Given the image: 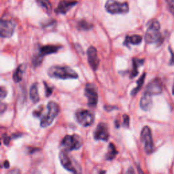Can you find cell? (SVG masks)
I'll use <instances>...</instances> for the list:
<instances>
[{"label":"cell","mask_w":174,"mask_h":174,"mask_svg":"<svg viewBox=\"0 0 174 174\" xmlns=\"http://www.w3.org/2000/svg\"><path fill=\"white\" fill-rule=\"evenodd\" d=\"M48 74L50 78L67 80V79H76L78 74L68 66L53 65L48 71Z\"/></svg>","instance_id":"6da1fadb"},{"label":"cell","mask_w":174,"mask_h":174,"mask_svg":"<svg viewBox=\"0 0 174 174\" xmlns=\"http://www.w3.org/2000/svg\"><path fill=\"white\" fill-rule=\"evenodd\" d=\"M161 39L160 24L155 19L151 20L148 24V29L145 35V40L148 44L156 43Z\"/></svg>","instance_id":"7a4b0ae2"},{"label":"cell","mask_w":174,"mask_h":174,"mask_svg":"<svg viewBox=\"0 0 174 174\" xmlns=\"http://www.w3.org/2000/svg\"><path fill=\"white\" fill-rule=\"evenodd\" d=\"M59 106L54 101L49 102L47 105V112L44 116L40 121V126L42 127H47L53 123L54 118L57 117L59 112Z\"/></svg>","instance_id":"3957f363"},{"label":"cell","mask_w":174,"mask_h":174,"mask_svg":"<svg viewBox=\"0 0 174 174\" xmlns=\"http://www.w3.org/2000/svg\"><path fill=\"white\" fill-rule=\"evenodd\" d=\"M108 13L112 14H126L129 13V7L127 2H119L116 0H108L105 5Z\"/></svg>","instance_id":"277c9868"},{"label":"cell","mask_w":174,"mask_h":174,"mask_svg":"<svg viewBox=\"0 0 174 174\" xmlns=\"http://www.w3.org/2000/svg\"><path fill=\"white\" fill-rule=\"evenodd\" d=\"M82 145V139L77 135L66 136L63 138L61 144V146L66 152L80 149Z\"/></svg>","instance_id":"5b68a950"},{"label":"cell","mask_w":174,"mask_h":174,"mask_svg":"<svg viewBox=\"0 0 174 174\" xmlns=\"http://www.w3.org/2000/svg\"><path fill=\"white\" fill-rule=\"evenodd\" d=\"M141 141L144 144L145 152L151 154L154 151V144L152 137L151 130L148 126H145L141 131Z\"/></svg>","instance_id":"8992f818"},{"label":"cell","mask_w":174,"mask_h":174,"mask_svg":"<svg viewBox=\"0 0 174 174\" xmlns=\"http://www.w3.org/2000/svg\"><path fill=\"white\" fill-rule=\"evenodd\" d=\"M76 118L78 123L84 126H89L94 122V114L87 110L80 109L76 112Z\"/></svg>","instance_id":"52a82bcc"},{"label":"cell","mask_w":174,"mask_h":174,"mask_svg":"<svg viewBox=\"0 0 174 174\" xmlns=\"http://www.w3.org/2000/svg\"><path fill=\"white\" fill-rule=\"evenodd\" d=\"M85 96L88 99V104L90 107H95L98 102V93L96 87L91 83H87L84 89Z\"/></svg>","instance_id":"ba28073f"},{"label":"cell","mask_w":174,"mask_h":174,"mask_svg":"<svg viewBox=\"0 0 174 174\" xmlns=\"http://www.w3.org/2000/svg\"><path fill=\"white\" fill-rule=\"evenodd\" d=\"M15 29V23L9 20H1L0 22V35L2 38H8L13 35Z\"/></svg>","instance_id":"9c48e42d"},{"label":"cell","mask_w":174,"mask_h":174,"mask_svg":"<svg viewBox=\"0 0 174 174\" xmlns=\"http://www.w3.org/2000/svg\"><path fill=\"white\" fill-rule=\"evenodd\" d=\"M110 133L108 126L104 122H101L97 126L94 133V138L95 140H101L108 141L109 140Z\"/></svg>","instance_id":"30bf717a"},{"label":"cell","mask_w":174,"mask_h":174,"mask_svg":"<svg viewBox=\"0 0 174 174\" xmlns=\"http://www.w3.org/2000/svg\"><path fill=\"white\" fill-rule=\"evenodd\" d=\"M87 57L90 66L94 71H96L100 65V59L97 56V49L94 46H90L87 50Z\"/></svg>","instance_id":"8fae6325"},{"label":"cell","mask_w":174,"mask_h":174,"mask_svg":"<svg viewBox=\"0 0 174 174\" xmlns=\"http://www.w3.org/2000/svg\"><path fill=\"white\" fill-rule=\"evenodd\" d=\"M59 160H60L62 166L68 171L72 173H77V169L74 167L72 161H71L69 156H68L67 152L62 150L59 153Z\"/></svg>","instance_id":"7c38bea8"},{"label":"cell","mask_w":174,"mask_h":174,"mask_svg":"<svg viewBox=\"0 0 174 174\" xmlns=\"http://www.w3.org/2000/svg\"><path fill=\"white\" fill-rule=\"evenodd\" d=\"M163 91L161 82L159 78L154 79L146 86L145 92L150 94V95H159Z\"/></svg>","instance_id":"4fadbf2b"},{"label":"cell","mask_w":174,"mask_h":174,"mask_svg":"<svg viewBox=\"0 0 174 174\" xmlns=\"http://www.w3.org/2000/svg\"><path fill=\"white\" fill-rule=\"evenodd\" d=\"M78 3V2L76 0H61L59 2L58 6L55 10V13L61 14H65L68 12L76 6Z\"/></svg>","instance_id":"5bb4252c"},{"label":"cell","mask_w":174,"mask_h":174,"mask_svg":"<svg viewBox=\"0 0 174 174\" xmlns=\"http://www.w3.org/2000/svg\"><path fill=\"white\" fill-rule=\"evenodd\" d=\"M61 48V46H55V45H46L43 46L39 48V52L38 54L39 57L43 59V57L47 54H54L57 53L59 50Z\"/></svg>","instance_id":"9a60e30c"},{"label":"cell","mask_w":174,"mask_h":174,"mask_svg":"<svg viewBox=\"0 0 174 174\" xmlns=\"http://www.w3.org/2000/svg\"><path fill=\"white\" fill-rule=\"evenodd\" d=\"M152 95H150V94L147 93H144L143 95H142L141 100H140V108L144 110V111H147L149 110L152 105Z\"/></svg>","instance_id":"2e32d148"},{"label":"cell","mask_w":174,"mask_h":174,"mask_svg":"<svg viewBox=\"0 0 174 174\" xmlns=\"http://www.w3.org/2000/svg\"><path fill=\"white\" fill-rule=\"evenodd\" d=\"M144 59H133V69L130 74V78H133L137 76L139 71L138 69L140 66L144 64Z\"/></svg>","instance_id":"e0dca14e"},{"label":"cell","mask_w":174,"mask_h":174,"mask_svg":"<svg viewBox=\"0 0 174 174\" xmlns=\"http://www.w3.org/2000/svg\"><path fill=\"white\" fill-rule=\"evenodd\" d=\"M29 97L31 100L33 101V104H36L39 100V94H38V87L37 83H34L31 85L29 91Z\"/></svg>","instance_id":"ac0fdd59"},{"label":"cell","mask_w":174,"mask_h":174,"mask_svg":"<svg viewBox=\"0 0 174 174\" xmlns=\"http://www.w3.org/2000/svg\"><path fill=\"white\" fill-rule=\"evenodd\" d=\"M142 41V37L140 35H133L130 36H126L124 45H128V44H130L133 45H137Z\"/></svg>","instance_id":"d6986e66"},{"label":"cell","mask_w":174,"mask_h":174,"mask_svg":"<svg viewBox=\"0 0 174 174\" xmlns=\"http://www.w3.org/2000/svg\"><path fill=\"white\" fill-rule=\"evenodd\" d=\"M117 155H118V151L116 149L115 146H114L112 143H110L108 146V152H107L105 155L106 160L112 161L115 159V157Z\"/></svg>","instance_id":"ffe728a7"},{"label":"cell","mask_w":174,"mask_h":174,"mask_svg":"<svg viewBox=\"0 0 174 174\" xmlns=\"http://www.w3.org/2000/svg\"><path fill=\"white\" fill-rule=\"evenodd\" d=\"M23 72H24V68H23V65H20L18 68L16 69L15 72L13 74V80L14 82L18 83L22 80Z\"/></svg>","instance_id":"44dd1931"},{"label":"cell","mask_w":174,"mask_h":174,"mask_svg":"<svg viewBox=\"0 0 174 174\" xmlns=\"http://www.w3.org/2000/svg\"><path fill=\"white\" fill-rule=\"evenodd\" d=\"M38 5L40 6L43 10H44L46 13L50 14L52 11L53 7L49 0H37Z\"/></svg>","instance_id":"7402d4cb"},{"label":"cell","mask_w":174,"mask_h":174,"mask_svg":"<svg viewBox=\"0 0 174 174\" xmlns=\"http://www.w3.org/2000/svg\"><path fill=\"white\" fill-rule=\"evenodd\" d=\"M145 78H146V73L142 74V76L140 78L139 80L137 81V86L135 89H133L131 92H130V95H131L132 96L136 95L140 91V89H141L142 86L144 84V82L145 80Z\"/></svg>","instance_id":"603a6c76"},{"label":"cell","mask_w":174,"mask_h":174,"mask_svg":"<svg viewBox=\"0 0 174 174\" xmlns=\"http://www.w3.org/2000/svg\"><path fill=\"white\" fill-rule=\"evenodd\" d=\"M78 27L82 30H89L92 28L93 25L91 24H90V23L87 21H84V20H82V21L78 22Z\"/></svg>","instance_id":"cb8c5ba5"},{"label":"cell","mask_w":174,"mask_h":174,"mask_svg":"<svg viewBox=\"0 0 174 174\" xmlns=\"http://www.w3.org/2000/svg\"><path fill=\"white\" fill-rule=\"evenodd\" d=\"M168 5V8L174 18V0H166Z\"/></svg>","instance_id":"d4e9b609"},{"label":"cell","mask_w":174,"mask_h":174,"mask_svg":"<svg viewBox=\"0 0 174 174\" xmlns=\"http://www.w3.org/2000/svg\"><path fill=\"white\" fill-rule=\"evenodd\" d=\"M44 84L45 86V90H46V97H49L51 95V94L53 93V88L50 87L46 82H44Z\"/></svg>","instance_id":"484cf974"},{"label":"cell","mask_w":174,"mask_h":174,"mask_svg":"<svg viewBox=\"0 0 174 174\" xmlns=\"http://www.w3.org/2000/svg\"><path fill=\"white\" fill-rule=\"evenodd\" d=\"M2 140H3V144L6 145V146H8L9 144H10V140H11V137L8 136L7 134H3V135H2Z\"/></svg>","instance_id":"4316f807"},{"label":"cell","mask_w":174,"mask_h":174,"mask_svg":"<svg viewBox=\"0 0 174 174\" xmlns=\"http://www.w3.org/2000/svg\"><path fill=\"white\" fill-rule=\"evenodd\" d=\"M7 95V90L6 88H4V86L1 87V90H0V96H1V99L3 100L4 99Z\"/></svg>","instance_id":"83f0119b"},{"label":"cell","mask_w":174,"mask_h":174,"mask_svg":"<svg viewBox=\"0 0 174 174\" xmlns=\"http://www.w3.org/2000/svg\"><path fill=\"white\" fill-rule=\"evenodd\" d=\"M129 125V117L126 114H125L123 116V126L128 127Z\"/></svg>","instance_id":"f1b7e54d"},{"label":"cell","mask_w":174,"mask_h":174,"mask_svg":"<svg viewBox=\"0 0 174 174\" xmlns=\"http://www.w3.org/2000/svg\"><path fill=\"white\" fill-rule=\"evenodd\" d=\"M169 51H170V53H171V60H170L169 64L173 65H174V53L170 49H169Z\"/></svg>","instance_id":"f546056e"},{"label":"cell","mask_w":174,"mask_h":174,"mask_svg":"<svg viewBox=\"0 0 174 174\" xmlns=\"http://www.w3.org/2000/svg\"><path fill=\"white\" fill-rule=\"evenodd\" d=\"M0 108H1V114H2L3 113V112H4L5 110H6V105L4 104H2L1 107H0Z\"/></svg>","instance_id":"4dcf8cb0"},{"label":"cell","mask_w":174,"mask_h":174,"mask_svg":"<svg viewBox=\"0 0 174 174\" xmlns=\"http://www.w3.org/2000/svg\"><path fill=\"white\" fill-rule=\"evenodd\" d=\"M3 167L6 169H8L10 167V164H9V162L8 161H6L4 163H3Z\"/></svg>","instance_id":"1f68e13d"},{"label":"cell","mask_w":174,"mask_h":174,"mask_svg":"<svg viewBox=\"0 0 174 174\" xmlns=\"http://www.w3.org/2000/svg\"><path fill=\"white\" fill-rule=\"evenodd\" d=\"M126 172H127V173H130V172L134 173V171H133V169H132V168H130V169H129V171H126Z\"/></svg>","instance_id":"d6a6232c"},{"label":"cell","mask_w":174,"mask_h":174,"mask_svg":"<svg viewBox=\"0 0 174 174\" xmlns=\"http://www.w3.org/2000/svg\"><path fill=\"white\" fill-rule=\"evenodd\" d=\"M172 93L174 95V84H173V88H172Z\"/></svg>","instance_id":"836d02e7"}]
</instances>
